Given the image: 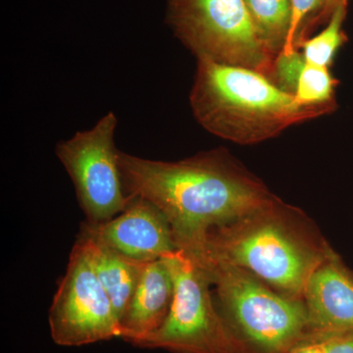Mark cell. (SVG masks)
<instances>
[{
    "label": "cell",
    "instance_id": "obj_1",
    "mask_svg": "<svg viewBox=\"0 0 353 353\" xmlns=\"http://www.w3.org/2000/svg\"><path fill=\"white\" fill-rule=\"evenodd\" d=\"M125 192L152 202L170 223L179 250L201 248L213 228L239 219L277 197L225 148L180 161L119 152Z\"/></svg>",
    "mask_w": 353,
    "mask_h": 353
},
{
    "label": "cell",
    "instance_id": "obj_2",
    "mask_svg": "<svg viewBox=\"0 0 353 353\" xmlns=\"http://www.w3.org/2000/svg\"><path fill=\"white\" fill-rule=\"evenodd\" d=\"M303 210L276 197L263 208L213 228L196 252L241 267L290 299L303 301L311 275L333 253Z\"/></svg>",
    "mask_w": 353,
    "mask_h": 353
},
{
    "label": "cell",
    "instance_id": "obj_3",
    "mask_svg": "<svg viewBox=\"0 0 353 353\" xmlns=\"http://www.w3.org/2000/svg\"><path fill=\"white\" fill-rule=\"evenodd\" d=\"M190 103L206 131L239 145L275 138L336 106L301 105L259 72L209 60H197Z\"/></svg>",
    "mask_w": 353,
    "mask_h": 353
},
{
    "label": "cell",
    "instance_id": "obj_4",
    "mask_svg": "<svg viewBox=\"0 0 353 353\" xmlns=\"http://www.w3.org/2000/svg\"><path fill=\"white\" fill-rule=\"evenodd\" d=\"M188 254L208 274L221 314L252 353H289L312 332L303 301L285 296L208 253Z\"/></svg>",
    "mask_w": 353,
    "mask_h": 353
},
{
    "label": "cell",
    "instance_id": "obj_5",
    "mask_svg": "<svg viewBox=\"0 0 353 353\" xmlns=\"http://www.w3.org/2000/svg\"><path fill=\"white\" fill-rule=\"evenodd\" d=\"M163 259L175 285L171 310L163 325L134 347L171 353H252L221 314L201 265L181 250Z\"/></svg>",
    "mask_w": 353,
    "mask_h": 353
},
{
    "label": "cell",
    "instance_id": "obj_6",
    "mask_svg": "<svg viewBox=\"0 0 353 353\" xmlns=\"http://www.w3.org/2000/svg\"><path fill=\"white\" fill-rule=\"evenodd\" d=\"M168 23L197 60L270 79L276 57L259 38L245 0H169Z\"/></svg>",
    "mask_w": 353,
    "mask_h": 353
},
{
    "label": "cell",
    "instance_id": "obj_7",
    "mask_svg": "<svg viewBox=\"0 0 353 353\" xmlns=\"http://www.w3.org/2000/svg\"><path fill=\"white\" fill-rule=\"evenodd\" d=\"M118 119L109 111L92 129L58 141L55 153L71 179L87 221L112 219L128 208L127 196L115 145Z\"/></svg>",
    "mask_w": 353,
    "mask_h": 353
},
{
    "label": "cell",
    "instance_id": "obj_8",
    "mask_svg": "<svg viewBox=\"0 0 353 353\" xmlns=\"http://www.w3.org/2000/svg\"><path fill=\"white\" fill-rule=\"evenodd\" d=\"M51 338L61 347H82L121 338V324L97 277L88 246L77 239L48 314Z\"/></svg>",
    "mask_w": 353,
    "mask_h": 353
},
{
    "label": "cell",
    "instance_id": "obj_9",
    "mask_svg": "<svg viewBox=\"0 0 353 353\" xmlns=\"http://www.w3.org/2000/svg\"><path fill=\"white\" fill-rule=\"evenodd\" d=\"M80 234L139 263L163 259L179 250L166 216L141 197L132 199L128 208L112 219L99 223L85 221Z\"/></svg>",
    "mask_w": 353,
    "mask_h": 353
},
{
    "label": "cell",
    "instance_id": "obj_10",
    "mask_svg": "<svg viewBox=\"0 0 353 353\" xmlns=\"http://www.w3.org/2000/svg\"><path fill=\"white\" fill-rule=\"evenodd\" d=\"M303 301L311 331H352L353 273L334 250L311 275Z\"/></svg>",
    "mask_w": 353,
    "mask_h": 353
},
{
    "label": "cell",
    "instance_id": "obj_11",
    "mask_svg": "<svg viewBox=\"0 0 353 353\" xmlns=\"http://www.w3.org/2000/svg\"><path fill=\"white\" fill-rule=\"evenodd\" d=\"M175 285L163 259L148 262L126 312L121 319V338L136 345L163 325L173 303Z\"/></svg>",
    "mask_w": 353,
    "mask_h": 353
},
{
    "label": "cell",
    "instance_id": "obj_12",
    "mask_svg": "<svg viewBox=\"0 0 353 353\" xmlns=\"http://www.w3.org/2000/svg\"><path fill=\"white\" fill-rule=\"evenodd\" d=\"M79 238L88 246L97 277L108 292L121 324L145 263L127 259L112 248L83 234H79Z\"/></svg>",
    "mask_w": 353,
    "mask_h": 353
},
{
    "label": "cell",
    "instance_id": "obj_13",
    "mask_svg": "<svg viewBox=\"0 0 353 353\" xmlns=\"http://www.w3.org/2000/svg\"><path fill=\"white\" fill-rule=\"evenodd\" d=\"M246 8L266 48L277 57L284 50L292 17V0H245Z\"/></svg>",
    "mask_w": 353,
    "mask_h": 353
},
{
    "label": "cell",
    "instance_id": "obj_14",
    "mask_svg": "<svg viewBox=\"0 0 353 353\" xmlns=\"http://www.w3.org/2000/svg\"><path fill=\"white\" fill-rule=\"evenodd\" d=\"M348 0H340L330 16L329 24L324 31L313 38L305 39L299 48L308 63L328 67L333 63L339 48L347 41L343 30L347 15Z\"/></svg>",
    "mask_w": 353,
    "mask_h": 353
},
{
    "label": "cell",
    "instance_id": "obj_15",
    "mask_svg": "<svg viewBox=\"0 0 353 353\" xmlns=\"http://www.w3.org/2000/svg\"><path fill=\"white\" fill-rule=\"evenodd\" d=\"M336 83L338 82L330 73L328 67L318 66L306 61L297 79L294 97L301 105L336 104Z\"/></svg>",
    "mask_w": 353,
    "mask_h": 353
},
{
    "label": "cell",
    "instance_id": "obj_16",
    "mask_svg": "<svg viewBox=\"0 0 353 353\" xmlns=\"http://www.w3.org/2000/svg\"><path fill=\"white\" fill-rule=\"evenodd\" d=\"M292 17L289 36L284 50L281 52H292L299 50V44L303 41V24L313 14L320 11L319 16H323L325 0H292Z\"/></svg>",
    "mask_w": 353,
    "mask_h": 353
},
{
    "label": "cell",
    "instance_id": "obj_17",
    "mask_svg": "<svg viewBox=\"0 0 353 353\" xmlns=\"http://www.w3.org/2000/svg\"><path fill=\"white\" fill-rule=\"evenodd\" d=\"M325 341L326 353H353V330L325 333Z\"/></svg>",
    "mask_w": 353,
    "mask_h": 353
},
{
    "label": "cell",
    "instance_id": "obj_18",
    "mask_svg": "<svg viewBox=\"0 0 353 353\" xmlns=\"http://www.w3.org/2000/svg\"><path fill=\"white\" fill-rule=\"evenodd\" d=\"M289 353H326L324 332H311L303 340L299 341Z\"/></svg>",
    "mask_w": 353,
    "mask_h": 353
},
{
    "label": "cell",
    "instance_id": "obj_19",
    "mask_svg": "<svg viewBox=\"0 0 353 353\" xmlns=\"http://www.w3.org/2000/svg\"><path fill=\"white\" fill-rule=\"evenodd\" d=\"M340 0H325L324 11H323L322 17H326L327 15L331 16L332 12Z\"/></svg>",
    "mask_w": 353,
    "mask_h": 353
}]
</instances>
